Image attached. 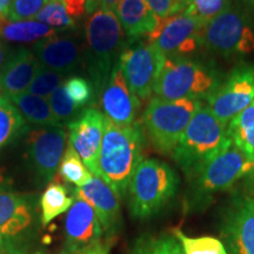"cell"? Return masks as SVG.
I'll return each instance as SVG.
<instances>
[{
    "instance_id": "6da1fadb",
    "label": "cell",
    "mask_w": 254,
    "mask_h": 254,
    "mask_svg": "<svg viewBox=\"0 0 254 254\" xmlns=\"http://www.w3.org/2000/svg\"><path fill=\"white\" fill-rule=\"evenodd\" d=\"M126 46L125 32L116 12L99 7L90 14L84 25L85 71L93 85L95 100Z\"/></svg>"
},
{
    "instance_id": "7a4b0ae2",
    "label": "cell",
    "mask_w": 254,
    "mask_h": 254,
    "mask_svg": "<svg viewBox=\"0 0 254 254\" xmlns=\"http://www.w3.org/2000/svg\"><path fill=\"white\" fill-rule=\"evenodd\" d=\"M145 133L139 123L118 126L105 118V131L98 159L100 177L120 198L128 190L133 173L141 163Z\"/></svg>"
},
{
    "instance_id": "3957f363",
    "label": "cell",
    "mask_w": 254,
    "mask_h": 254,
    "mask_svg": "<svg viewBox=\"0 0 254 254\" xmlns=\"http://www.w3.org/2000/svg\"><path fill=\"white\" fill-rule=\"evenodd\" d=\"M34 195L0 190V253L37 254L41 212Z\"/></svg>"
},
{
    "instance_id": "277c9868",
    "label": "cell",
    "mask_w": 254,
    "mask_h": 254,
    "mask_svg": "<svg viewBox=\"0 0 254 254\" xmlns=\"http://www.w3.org/2000/svg\"><path fill=\"white\" fill-rule=\"evenodd\" d=\"M230 139L226 124L202 104L184 131L172 157L189 180L213 159Z\"/></svg>"
},
{
    "instance_id": "5b68a950",
    "label": "cell",
    "mask_w": 254,
    "mask_h": 254,
    "mask_svg": "<svg viewBox=\"0 0 254 254\" xmlns=\"http://www.w3.org/2000/svg\"><path fill=\"white\" fill-rule=\"evenodd\" d=\"M179 184V177L170 165L158 159H144L127 190L129 213L138 220L158 214L176 196Z\"/></svg>"
},
{
    "instance_id": "8992f818",
    "label": "cell",
    "mask_w": 254,
    "mask_h": 254,
    "mask_svg": "<svg viewBox=\"0 0 254 254\" xmlns=\"http://www.w3.org/2000/svg\"><path fill=\"white\" fill-rule=\"evenodd\" d=\"M220 81V74L207 63L173 57L165 59L153 93L164 100L207 99Z\"/></svg>"
},
{
    "instance_id": "52a82bcc",
    "label": "cell",
    "mask_w": 254,
    "mask_h": 254,
    "mask_svg": "<svg viewBox=\"0 0 254 254\" xmlns=\"http://www.w3.org/2000/svg\"><path fill=\"white\" fill-rule=\"evenodd\" d=\"M253 168L254 163L230 139L213 159L189 179L187 206L193 209L204 207L214 194L230 190Z\"/></svg>"
},
{
    "instance_id": "ba28073f",
    "label": "cell",
    "mask_w": 254,
    "mask_h": 254,
    "mask_svg": "<svg viewBox=\"0 0 254 254\" xmlns=\"http://www.w3.org/2000/svg\"><path fill=\"white\" fill-rule=\"evenodd\" d=\"M202 49L222 59H239L254 52V23L240 1L232 2L205 24Z\"/></svg>"
},
{
    "instance_id": "9c48e42d",
    "label": "cell",
    "mask_w": 254,
    "mask_h": 254,
    "mask_svg": "<svg viewBox=\"0 0 254 254\" xmlns=\"http://www.w3.org/2000/svg\"><path fill=\"white\" fill-rule=\"evenodd\" d=\"M201 106L200 100L151 98L142 113V129L154 150L172 155L187 125Z\"/></svg>"
},
{
    "instance_id": "30bf717a",
    "label": "cell",
    "mask_w": 254,
    "mask_h": 254,
    "mask_svg": "<svg viewBox=\"0 0 254 254\" xmlns=\"http://www.w3.org/2000/svg\"><path fill=\"white\" fill-rule=\"evenodd\" d=\"M165 59L166 57L147 40H136L123 51L119 66L129 90L139 100L150 99Z\"/></svg>"
},
{
    "instance_id": "8fae6325",
    "label": "cell",
    "mask_w": 254,
    "mask_h": 254,
    "mask_svg": "<svg viewBox=\"0 0 254 254\" xmlns=\"http://www.w3.org/2000/svg\"><path fill=\"white\" fill-rule=\"evenodd\" d=\"M253 99L254 63H246L232 69L206 100L214 116L227 125Z\"/></svg>"
},
{
    "instance_id": "7c38bea8",
    "label": "cell",
    "mask_w": 254,
    "mask_h": 254,
    "mask_svg": "<svg viewBox=\"0 0 254 254\" xmlns=\"http://www.w3.org/2000/svg\"><path fill=\"white\" fill-rule=\"evenodd\" d=\"M205 23L179 12L161 20L147 37L166 58L190 57L202 47Z\"/></svg>"
},
{
    "instance_id": "4fadbf2b",
    "label": "cell",
    "mask_w": 254,
    "mask_h": 254,
    "mask_svg": "<svg viewBox=\"0 0 254 254\" xmlns=\"http://www.w3.org/2000/svg\"><path fill=\"white\" fill-rule=\"evenodd\" d=\"M104 237L105 232L93 207L75 194L64 222V253L86 254L109 249Z\"/></svg>"
},
{
    "instance_id": "5bb4252c",
    "label": "cell",
    "mask_w": 254,
    "mask_h": 254,
    "mask_svg": "<svg viewBox=\"0 0 254 254\" xmlns=\"http://www.w3.org/2000/svg\"><path fill=\"white\" fill-rule=\"evenodd\" d=\"M67 133L63 126H40L27 136V157L37 185H49L65 153Z\"/></svg>"
},
{
    "instance_id": "9a60e30c",
    "label": "cell",
    "mask_w": 254,
    "mask_h": 254,
    "mask_svg": "<svg viewBox=\"0 0 254 254\" xmlns=\"http://www.w3.org/2000/svg\"><path fill=\"white\" fill-rule=\"evenodd\" d=\"M221 239L228 254H254V198L232 200L221 221Z\"/></svg>"
},
{
    "instance_id": "2e32d148",
    "label": "cell",
    "mask_w": 254,
    "mask_h": 254,
    "mask_svg": "<svg viewBox=\"0 0 254 254\" xmlns=\"http://www.w3.org/2000/svg\"><path fill=\"white\" fill-rule=\"evenodd\" d=\"M32 52L41 65L65 77L85 69L84 40L77 33L59 32L55 37L34 44Z\"/></svg>"
},
{
    "instance_id": "e0dca14e",
    "label": "cell",
    "mask_w": 254,
    "mask_h": 254,
    "mask_svg": "<svg viewBox=\"0 0 254 254\" xmlns=\"http://www.w3.org/2000/svg\"><path fill=\"white\" fill-rule=\"evenodd\" d=\"M69 142L93 176L100 177L98 159L105 131V116L95 107H88L68 124Z\"/></svg>"
},
{
    "instance_id": "ac0fdd59",
    "label": "cell",
    "mask_w": 254,
    "mask_h": 254,
    "mask_svg": "<svg viewBox=\"0 0 254 254\" xmlns=\"http://www.w3.org/2000/svg\"><path fill=\"white\" fill-rule=\"evenodd\" d=\"M105 118L118 126H131L136 123L140 100L129 90L119 63L99 95Z\"/></svg>"
},
{
    "instance_id": "d6986e66",
    "label": "cell",
    "mask_w": 254,
    "mask_h": 254,
    "mask_svg": "<svg viewBox=\"0 0 254 254\" xmlns=\"http://www.w3.org/2000/svg\"><path fill=\"white\" fill-rule=\"evenodd\" d=\"M93 207L105 236L112 237L120 226V196L101 177L92 176L90 182L75 190Z\"/></svg>"
},
{
    "instance_id": "ffe728a7",
    "label": "cell",
    "mask_w": 254,
    "mask_h": 254,
    "mask_svg": "<svg viewBox=\"0 0 254 254\" xmlns=\"http://www.w3.org/2000/svg\"><path fill=\"white\" fill-rule=\"evenodd\" d=\"M40 65L32 50L19 47L9 53L0 69V94L11 98L24 93L30 87Z\"/></svg>"
},
{
    "instance_id": "44dd1931",
    "label": "cell",
    "mask_w": 254,
    "mask_h": 254,
    "mask_svg": "<svg viewBox=\"0 0 254 254\" xmlns=\"http://www.w3.org/2000/svg\"><path fill=\"white\" fill-rule=\"evenodd\" d=\"M114 12L129 44L150 36L160 23L145 0H123Z\"/></svg>"
},
{
    "instance_id": "7402d4cb",
    "label": "cell",
    "mask_w": 254,
    "mask_h": 254,
    "mask_svg": "<svg viewBox=\"0 0 254 254\" xmlns=\"http://www.w3.org/2000/svg\"><path fill=\"white\" fill-rule=\"evenodd\" d=\"M58 33V31L32 19L19 21L6 20L0 23V39L8 43L37 44Z\"/></svg>"
},
{
    "instance_id": "603a6c76",
    "label": "cell",
    "mask_w": 254,
    "mask_h": 254,
    "mask_svg": "<svg viewBox=\"0 0 254 254\" xmlns=\"http://www.w3.org/2000/svg\"><path fill=\"white\" fill-rule=\"evenodd\" d=\"M25 122L39 126H63L51 110L49 99L31 93H21L8 98Z\"/></svg>"
},
{
    "instance_id": "cb8c5ba5",
    "label": "cell",
    "mask_w": 254,
    "mask_h": 254,
    "mask_svg": "<svg viewBox=\"0 0 254 254\" xmlns=\"http://www.w3.org/2000/svg\"><path fill=\"white\" fill-rule=\"evenodd\" d=\"M227 132L238 148L254 163V99L227 124Z\"/></svg>"
},
{
    "instance_id": "d4e9b609",
    "label": "cell",
    "mask_w": 254,
    "mask_h": 254,
    "mask_svg": "<svg viewBox=\"0 0 254 254\" xmlns=\"http://www.w3.org/2000/svg\"><path fill=\"white\" fill-rule=\"evenodd\" d=\"M74 199L75 194H69L65 185L59 182L50 183L39 200L43 226H46L58 215L67 212Z\"/></svg>"
},
{
    "instance_id": "484cf974",
    "label": "cell",
    "mask_w": 254,
    "mask_h": 254,
    "mask_svg": "<svg viewBox=\"0 0 254 254\" xmlns=\"http://www.w3.org/2000/svg\"><path fill=\"white\" fill-rule=\"evenodd\" d=\"M25 131L23 116L8 98L0 94V150Z\"/></svg>"
},
{
    "instance_id": "4316f807",
    "label": "cell",
    "mask_w": 254,
    "mask_h": 254,
    "mask_svg": "<svg viewBox=\"0 0 254 254\" xmlns=\"http://www.w3.org/2000/svg\"><path fill=\"white\" fill-rule=\"evenodd\" d=\"M129 254H184L172 233L144 234L133 244Z\"/></svg>"
},
{
    "instance_id": "83f0119b",
    "label": "cell",
    "mask_w": 254,
    "mask_h": 254,
    "mask_svg": "<svg viewBox=\"0 0 254 254\" xmlns=\"http://www.w3.org/2000/svg\"><path fill=\"white\" fill-rule=\"evenodd\" d=\"M58 172L62 179L68 184L75 185L78 189L90 182L93 176L69 144L63 155L62 161H60Z\"/></svg>"
},
{
    "instance_id": "f1b7e54d",
    "label": "cell",
    "mask_w": 254,
    "mask_h": 254,
    "mask_svg": "<svg viewBox=\"0 0 254 254\" xmlns=\"http://www.w3.org/2000/svg\"><path fill=\"white\" fill-rule=\"evenodd\" d=\"M172 234L179 241L184 254H228L220 239L214 237H187L180 228H173Z\"/></svg>"
},
{
    "instance_id": "f546056e",
    "label": "cell",
    "mask_w": 254,
    "mask_h": 254,
    "mask_svg": "<svg viewBox=\"0 0 254 254\" xmlns=\"http://www.w3.org/2000/svg\"><path fill=\"white\" fill-rule=\"evenodd\" d=\"M36 20L58 32L73 31L77 27L74 20L66 12L62 0H49V2L38 12Z\"/></svg>"
},
{
    "instance_id": "4dcf8cb0",
    "label": "cell",
    "mask_w": 254,
    "mask_h": 254,
    "mask_svg": "<svg viewBox=\"0 0 254 254\" xmlns=\"http://www.w3.org/2000/svg\"><path fill=\"white\" fill-rule=\"evenodd\" d=\"M231 5V0H185L183 12L206 24L226 11Z\"/></svg>"
},
{
    "instance_id": "1f68e13d",
    "label": "cell",
    "mask_w": 254,
    "mask_h": 254,
    "mask_svg": "<svg viewBox=\"0 0 254 254\" xmlns=\"http://www.w3.org/2000/svg\"><path fill=\"white\" fill-rule=\"evenodd\" d=\"M65 81V75L53 71L46 66L40 65L32 80L28 93L38 95L41 98H50V95Z\"/></svg>"
},
{
    "instance_id": "d6a6232c",
    "label": "cell",
    "mask_w": 254,
    "mask_h": 254,
    "mask_svg": "<svg viewBox=\"0 0 254 254\" xmlns=\"http://www.w3.org/2000/svg\"><path fill=\"white\" fill-rule=\"evenodd\" d=\"M63 84L49 98L51 110L62 125L72 123L82 112V110L69 99Z\"/></svg>"
},
{
    "instance_id": "836d02e7",
    "label": "cell",
    "mask_w": 254,
    "mask_h": 254,
    "mask_svg": "<svg viewBox=\"0 0 254 254\" xmlns=\"http://www.w3.org/2000/svg\"><path fill=\"white\" fill-rule=\"evenodd\" d=\"M63 85L69 99L80 110H84L85 106L95 101L93 85L88 79L79 75H72L66 79Z\"/></svg>"
},
{
    "instance_id": "e575fe53",
    "label": "cell",
    "mask_w": 254,
    "mask_h": 254,
    "mask_svg": "<svg viewBox=\"0 0 254 254\" xmlns=\"http://www.w3.org/2000/svg\"><path fill=\"white\" fill-rule=\"evenodd\" d=\"M49 0H12L8 11V21L31 20Z\"/></svg>"
},
{
    "instance_id": "d590c367",
    "label": "cell",
    "mask_w": 254,
    "mask_h": 254,
    "mask_svg": "<svg viewBox=\"0 0 254 254\" xmlns=\"http://www.w3.org/2000/svg\"><path fill=\"white\" fill-rule=\"evenodd\" d=\"M159 21L183 12L185 0H145Z\"/></svg>"
},
{
    "instance_id": "8d00e7d4",
    "label": "cell",
    "mask_w": 254,
    "mask_h": 254,
    "mask_svg": "<svg viewBox=\"0 0 254 254\" xmlns=\"http://www.w3.org/2000/svg\"><path fill=\"white\" fill-rule=\"evenodd\" d=\"M66 12L73 20L80 19L86 11V0H62Z\"/></svg>"
},
{
    "instance_id": "74e56055",
    "label": "cell",
    "mask_w": 254,
    "mask_h": 254,
    "mask_svg": "<svg viewBox=\"0 0 254 254\" xmlns=\"http://www.w3.org/2000/svg\"><path fill=\"white\" fill-rule=\"evenodd\" d=\"M243 186L244 190H246L247 194L254 198V168L252 171H250L249 173L244 177L243 179Z\"/></svg>"
},
{
    "instance_id": "f35d334b",
    "label": "cell",
    "mask_w": 254,
    "mask_h": 254,
    "mask_svg": "<svg viewBox=\"0 0 254 254\" xmlns=\"http://www.w3.org/2000/svg\"><path fill=\"white\" fill-rule=\"evenodd\" d=\"M12 0H0V23L8 20L9 5Z\"/></svg>"
},
{
    "instance_id": "ab89813d",
    "label": "cell",
    "mask_w": 254,
    "mask_h": 254,
    "mask_svg": "<svg viewBox=\"0 0 254 254\" xmlns=\"http://www.w3.org/2000/svg\"><path fill=\"white\" fill-rule=\"evenodd\" d=\"M122 1L123 0H100V8L110 9L114 12Z\"/></svg>"
},
{
    "instance_id": "60d3db41",
    "label": "cell",
    "mask_w": 254,
    "mask_h": 254,
    "mask_svg": "<svg viewBox=\"0 0 254 254\" xmlns=\"http://www.w3.org/2000/svg\"><path fill=\"white\" fill-rule=\"evenodd\" d=\"M8 55H9V50L7 45L0 39V69H1L2 65H4V63L6 62V59H7Z\"/></svg>"
},
{
    "instance_id": "b9f144b4",
    "label": "cell",
    "mask_w": 254,
    "mask_h": 254,
    "mask_svg": "<svg viewBox=\"0 0 254 254\" xmlns=\"http://www.w3.org/2000/svg\"><path fill=\"white\" fill-rule=\"evenodd\" d=\"M100 6V0H86V11L88 14H92Z\"/></svg>"
},
{
    "instance_id": "7bdbcfd3",
    "label": "cell",
    "mask_w": 254,
    "mask_h": 254,
    "mask_svg": "<svg viewBox=\"0 0 254 254\" xmlns=\"http://www.w3.org/2000/svg\"><path fill=\"white\" fill-rule=\"evenodd\" d=\"M107 253H109V249L93 251V252H90V253H86V254H107Z\"/></svg>"
},
{
    "instance_id": "ee69618b",
    "label": "cell",
    "mask_w": 254,
    "mask_h": 254,
    "mask_svg": "<svg viewBox=\"0 0 254 254\" xmlns=\"http://www.w3.org/2000/svg\"><path fill=\"white\" fill-rule=\"evenodd\" d=\"M247 1H250V2H254V0H247Z\"/></svg>"
},
{
    "instance_id": "f6af8a7d",
    "label": "cell",
    "mask_w": 254,
    "mask_h": 254,
    "mask_svg": "<svg viewBox=\"0 0 254 254\" xmlns=\"http://www.w3.org/2000/svg\"><path fill=\"white\" fill-rule=\"evenodd\" d=\"M63 254H65V253H63Z\"/></svg>"
}]
</instances>
